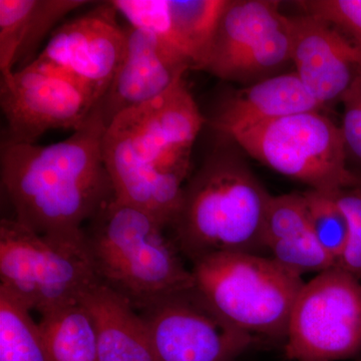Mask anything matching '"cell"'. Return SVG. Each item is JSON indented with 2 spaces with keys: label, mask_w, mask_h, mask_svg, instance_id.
Returning <instances> with one entry per match:
<instances>
[{
  "label": "cell",
  "mask_w": 361,
  "mask_h": 361,
  "mask_svg": "<svg viewBox=\"0 0 361 361\" xmlns=\"http://www.w3.org/2000/svg\"><path fill=\"white\" fill-rule=\"evenodd\" d=\"M229 140L252 158L311 190L334 194L357 184L358 175L348 167L341 127L322 111L283 116Z\"/></svg>",
  "instance_id": "obj_6"
},
{
  "label": "cell",
  "mask_w": 361,
  "mask_h": 361,
  "mask_svg": "<svg viewBox=\"0 0 361 361\" xmlns=\"http://www.w3.org/2000/svg\"><path fill=\"white\" fill-rule=\"evenodd\" d=\"M153 216L115 198L82 229L85 250L99 282L137 310L194 285L191 269Z\"/></svg>",
  "instance_id": "obj_4"
},
{
  "label": "cell",
  "mask_w": 361,
  "mask_h": 361,
  "mask_svg": "<svg viewBox=\"0 0 361 361\" xmlns=\"http://www.w3.org/2000/svg\"><path fill=\"white\" fill-rule=\"evenodd\" d=\"M195 290L221 318L254 338H286L304 283L274 259L224 252L192 263Z\"/></svg>",
  "instance_id": "obj_5"
},
{
  "label": "cell",
  "mask_w": 361,
  "mask_h": 361,
  "mask_svg": "<svg viewBox=\"0 0 361 361\" xmlns=\"http://www.w3.org/2000/svg\"><path fill=\"white\" fill-rule=\"evenodd\" d=\"M221 142L187 180L172 225L173 241L191 263L224 252L267 251L271 195L244 161Z\"/></svg>",
  "instance_id": "obj_3"
},
{
  "label": "cell",
  "mask_w": 361,
  "mask_h": 361,
  "mask_svg": "<svg viewBox=\"0 0 361 361\" xmlns=\"http://www.w3.org/2000/svg\"><path fill=\"white\" fill-rule=\"evenodd\" d=\"M94 94L78 82L32 61L0 82L7 141L37 144L51 130H78L96 108Z\"/></svg>",
  "instance_id": "obj_11"
},
{
  "label": "cell",
  "mask_w": 361,
  "mask_h": 361,
  "mask_svg": "<svg viewBox=\"0 0 361 361\" xmlns=\"http://www.w3.org/2000/svg\"><path fill=\"white\" fill-rule=\"evenodd\" d=\"M275 0H227L203 71L228 82H259L291 61L288 16Z\"/></svg>",
  "instance_id": "obj_9"
},
{
  "label": "cell",
  "mask_w": 361,
  "mask_h": 361,
  "mask_svg": "<svg viewBox=\"0 0 361 361\" xmlns=\"http://www.w3.org/2000/svg\"><path fill=\"white\" fill-rule=\"evenodd\" d=\"M87 0H0V73L11 75L32 63L42 42Z\"/></svg>",
  "instance_id": "obj_17"
},
{
  "label": "cell",
  "mask_w": 361,
  "mask_h": 361,
  "mask_svg": "<svg viewBox=\"0 0 361 361\" xmlns=\"http://www.w3.org/2000/svg\"><path fill=\"white\" fill-rule=\"evenodd\" d=\"M355 187H357L361 191V175H358V182Z\"/></svg>",
  "instance_id": "obj_27"
},
{
  "label": "cell",
  "mask_w": 361,
  "mask_h": 361,
  "mask_svg": "<svg viewBox=\"0 0 361 361\" xmlns=\"http://www.w3.org/2000/svg\"><path fill=\"white\" fill-rule=\"evenodd\" d=\"M308 231H310V220L303 193L271 197L265 220L266 247L278 240L298 236Z\"/></svg>",
  "instance_id": "obj_23"
},
{
  "label": "cell",
  "mask_w": 361,
  "mask_h": 361,
  "mask_svg": "<svg viewBox=\"0 0 361 361\" xmlns=\"http://www.w3.org/2000/svg\"><path fill=\"white\" fill-rule=\"evenodd\" d=\"M118 14L111 1L99 2L87 13L61 23L33 61L78 82L99 103L125 54L127 37Z\"/></svg>",
  "instance_id": "obj_12"
},
{
  "label": "cell",
  "mask_w": 361,
  "mask_h": 361,
  "mask_svg": "<svg viewBox=\"0 0 361 361\" xmlns=\"http://www.w3.org/2000/svg\"><path fill=\"white\" fill-rule=\"evenodd\" d=\"M271 258L294 274L319 273L336 267V259L318 243L311 231L278 240L267 247Z\"/></svg>",
  "instance_id": "obj_22"
},
{
  "label": "cell",
  "mask_w": 361,
  "mask_h": 361,
  "mask_svg": "<svg viewBox=\"0 0 361 361\" xmlns=\"http://www.w3.org/2000/svg\"><path fill=\"white\" fill-rule=\"evenodd\" d=\"M306 14L336 26L361 49V0L297 1Z\"/></svg>",
  "instance_id": "obj_25"
},
{
  "label": "cell",
  "mask_w": 361,
  "mask_h": 361,
  "mask_svg": "<svg viewBox=\"0 0 361 361\" xmlns=\"http://www.w3.org/2000/svg\"><path fill=\"white\" fill-rule=\"evenodd\" d=\"M350 361H361V356H360V357L355 358V360H353Z\"/></svg>",
  "instance_id": "obj_28"
},
{
  "label": "cell",
  "mask_w": 361,
  "mask_h": 361,
  "mask_svg": "<svg viewBox=\"0 0 361 361\" xmlns=\"http://www.w3.org/2000/svg\"><path fill=\"white\" fill-rule=\"evenodd\" d=\"M0 281V288L42 314L80 300L99 280L85 245L45 238L16 218H4Z\"/></svg>",
  "instance_id": "obj_7"
},
{
  "label": "cell",
  "mask_w": 361,
  "mask_h": 361,
  "mask_svg": "<svg viewBox=\"0 0 361 361\" xmlns=\"http://www.w3.org/2000/svg\"><path fill=\"white\" fill-rule=\"evenodd\" d=\"M303 194L307 204L310 231L322 248L336 259L337 266L348 239V225L334 199L336 193L310 189Z\"/></svg>",
  "instance_id": "obj_21"
},
{
  "label": "cell",
  "mask_w": 361,
  "mask_h": 361,
  "mask_svg": "<svg viewBox=\"0 0 361 361\" xmlns=\"http://www.w3.org/2000/svg\"><path fill=\"white\" fill-rule=\"evenodd\" d=\"M133 27L153 33L203 71L227 0H111Z\"/></svg>",
  "instance_id": "obj_15"
},
{
  "label": "cell",
  "mask_w": 361,
  "mask_h": 361,
  "mask_svg": "<svg viewBox=\"0 0 361 361\" xmlns=\"http://www.w3.org/2000/svg\"><path fill=\"white\" fill-rule=\"evenodd\" d=\"M205 123L184 78L116 116L103 141L116 199L169 229L182 201L192 147Z\"/></svg>",
  "instance_id": "obj_2"
},
{
  "label": "cell",
  "mask_w": 361,
  "mask_h": 361,
  "mask_svg": "<svg viewBox=\"0 0 361 361\" xmlns=\"http://www.w3.org/2000/svg\"><path fill=\"white\" fill-rule=\"evenodd\" d=\"M341 102L344 106L341 130L348 160L353 161L361 170V77L344 94Z\"/></svg>",
  "instance_id": "obj_26"
},
{
  "label": "cell",
  "mask_w": 361,
  "mask_h": 361,
  "mask_svg": "<svg viewBox=\"0 0 361 361\" xmlns=\"http://www.w3.org/2000/svg\"><path fill=\"white\" fill-rule=\"evenodd\" d=\"M334 196L348 225V239L336 267L361 283V191L357 187L348 188Z\"/></svg>",
  "instance_id": "obj_24"
},
{
  "label": "cell",
  "mask_w": 361,
  "mask_h": 361,
  "mask_svg": "<svg viewBox=\"0 0 361 361\" xmlns=\"http://www.w3.org/2000/svg\"><path fill=\"white\" fill-rule=\"evenodd\" d=\"M291 361L353 360L361 355V283L339 267L304 283L289 318Z\"/></svg>",
  "instance_id": "obj_8"
},
{
  "label": "cell",
  "mask_w": 361,
  "mask_h": 361,
  "mask_svg": "<svg viewBox=\"0 0 361 361\" xmlns=\"http://www.w3.org/2000/svg\"><path fill=\"white\" fill-rule=\"evenodd\" d=\"M39 327L49 361H99L96 322L82 301L42 313Z\"/></svg>",
  "instance_id": "obj_19"
},
{
  "label": "cell",
  "mask_w": 361,
  "mask_h": 361,
  "mask_svg": "<svg viewBox=\"0 0 361 361\" xmlns=\"http://www.w3.org/2000/svg\"><path fill=\"white\" fill-rule=\"evenodd\" d=\"M125 54L96 108L106 128L116 116L164 94L191 70L186 59L153 33L125 26Z\"/></svg>",
  "instance_id": "obj_14"
},
{
  "label": "cell",
  "mask_w": 361,
  "mask_h": 361,
  "mask_svg": "<svg viewBox=\"0 0 361 361\" xmlns=\"http://www.w3.org/2000/svg\"><path fill=\"white\" fill-rule=\"evenodd\" d=\"M291 61L311 96L324 106L341 101L361 77V49L326 21L304 13L288 18Z\"/></svg>",
  "instance_id": "obj_13"
},
{
  "label": "cell",
  "mask_w": 361,
  "mask_h": 361,
  "mask_svg": "<svg viewBox=\"0 0 361 361\" xmlns=\"http://www.w3.org/2000/svg\"><path fill=\"white\" fill-rule=\"evenodd\" d=\"M27 306L0 288V361H49Z\"/></svg>",
  "instance_id": "obj_20"
},
{
  "label": "cell",
  "mask_w": 361,
  "mask_h": 361,
  "mask_svg": "<svg viewBox=\"0 0 361 361\" xmlns=\"http://www.w3.org/2000/svg\"><path fill=\"white\" fill-rule=\"evenodd\" d=\"M295 71L273 75L226 97L207 121L221 137L235 135L283 116L322 111Z\"/></svg>",
  "instance_id": "obj_16"
},
{
  "label": "cell",
  "mask_w": 361,
  "mask_h": 361,
  "mask_svg": "<svg viewBox=\"0 0 361 361\" xmlns=\"http://www.w3.org/2000/svg\"><path fill=\"white\" fill-rule=\"evenodd\" d=\"M80 300L96 322L99 361H157L146 323L126 297L99 282Z\"/></svg>",
  "instance_id": "obj_18"
},
{
  "label": "cell",
  "mask_w": 361,
  "mask_h": 361,
  "mask_svg": "<svg viewBox=\"0 0 361 361\" xmlns=\"http://www.w3.org/2000/svg\"><path fill=\"white\" fill-rule=\"evenodd\" d=\"M106 126L97 108L63 141L1 142V185L16 219L45 238L85 245L82 229L115 198L104 160Z\"/></svg>",
  "instance_id": "obj_1"
},
{
  "label": "cell",
  "mask_w": 361,
  "mask_h": 361,
  "mask_svg": "<svg viewBox=\"0 0 361 361\" xmlns=\"http://www.w3.org/2000/svg\"><path fill=\"white\" fill-rule=\"evenodd\" d=\"M137 311L157 361H235L257 341L221 318L194 285Z\"/></svg>",
  "instance_id": "obj_10"
}]
</instances>
